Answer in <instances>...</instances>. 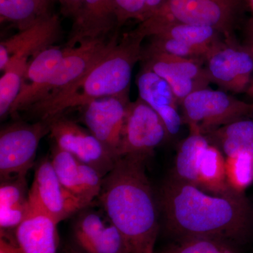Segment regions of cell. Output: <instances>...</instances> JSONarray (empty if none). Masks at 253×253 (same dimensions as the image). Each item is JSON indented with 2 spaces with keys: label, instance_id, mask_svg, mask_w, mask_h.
<instances>
[{
  "label": "cell",
  "instance_id": "obj_1",
  "mask_svg": "<svg viewBox=\"0 0 253 253\" xmlns=\"http://www.w3.org/2000/svg\"><path fill=\"white\" fill-rule=\"evenodd\" d=\"M161 203L168 229L178 239L207 236L237 244L251 227V212L244 194H208L199 186L171 176Z\"/></svg>",
  "mask_w": 253,
  "mask_h": 253
},
{
  "label": "cell",
  "instance_id": "obj_2",
  "mask_svg": "<svg viewBox=\"0 0 253 253\" xmlns=\"http://www.w3.org/2000/svg\"><path fill=\"white\" fill-rule=\"evenodd\" d=\"M146 159L118 158L104 177L99 196L103 211L122 234L129 253H155L159 228Z\"/></svg>",
  "mask_w": 253,
  "mask_h": 253
},
{
  "label": "cell",
  "instance_id": "obj_3",
  "mask_svg": "<svg viewBox=\"0 0 253 253\" xmlns=\"http://www.w3.org/2000/svg\"><path fill=\"white\" fill-rule=\"evenodd\" d=\"M144 39L135 30L126 33L81 81L40 101L28 111L41 120H49L94 100L129 96L133 69L141 61Z\"/></svg>",
  "mask_w": 253,
  "mask_h": 253
},
{
  "label": "cell",
  "instance_id": "obj_4",
  "mask_svg": "<svg viewBox=\"0 0 253 253\" xmlns=\"http://www.w3.org/2000/svg\"><path fill=\"white\" fill-rule=\"evenodd\" d=\"M181 105L183 123L188 125L190 132L205 135L253 112L252 104L236 99L226 91L208 87L191 93Z\"/></svg>",
  "mask_w": 253,
  "mask_h": 253
},
{
  "label": "cell",
  "instance_id": "obj_5",
  "mask_svg": "<svg viewBox=\"0 0 253 253\" xmlns=\"http://www.w3.org/2000/svg\"><path fill=\"white\" fill-rule=\"evenodd\" d=\"M49 133V120L34 124L18 123L0 132V176L1 181L26 178L33 167L41 140Z\"/></svg>",
  "mask_w": 253,
  "mask_h": 253
},
{
  "label": "cell",
  "instance_id": "obj_6",
  "mask_svg": "<svg viewBox=\"0 0 253 253\" xmlns=\"http://www.w3.org/2000/svg\"><path fill=\"white\" fill-rule=\"evenodd\" d=\"M28 199L30 211L45 214L58 224L89 206L61 184L50 160L42 161L36 168Z\"/></svg>",
  "mask_w": 253,
  "mask_h": 253
},
{
  "label": "cell",
  "instance_id": "obj_7",
  "mask_svg": "<svg viewBox=\"0 0 253 253\" xmlns=\"http://www.w3.org/2000/svg\"><path fill=\"white\" fill-rule=\"evenodd\" d=\"M237 3L238 0H167L149 17L208 26L220 32L226 41H233Z\"/></svg>",
  "mask_w": 253,
  "mask_h": 253
},
{
  "label": "cell",
  "instance_id": "obj_8",
  "mask_svg": "<svg viewBox=\"0 0 253 253\" xmlns=\"http://www.w3.org/2000/svg\"><path fill=\"white\" fill-rule=\"evenodd\" d=\"M168 136L158 113L139 98L128 106L118 158L123 156L147 158Z\"/></svg>",
  "mask_w": 253,
  "mask_h": 253
},
{
  "label": "cell",
  "instance_id": "obj_9",
  "mask_svg": "<svg viewBox=\"0 0 253 253\" xmlns=\"http://www.w3.org/2000/svg\"><path fill=\"white\" fill-rule=\"evenodd\" d=\"M55 146L97 169L103 176L111 172L117 158L88 129L61 115L49 119Z\"/></svg>",
  "mask_w": 253,
  "mask_h": 253
},
{
  "label": "cell",
  "instance_id": "obj_10",
  "mask_svg": "<svg viewBox=\"0 0 253 253\" xmlns=\"http://www.w3.org/2000/svg\"><path fill=\"white\" fill-rule=\"evenodd\" d=\"M211 83L234 93L247 91L253 75L252 49H243L234 41L220 42L213 46L205 59Z\"/></svg>",
  "mask_w": 253,
  "mask_h": 253
},
{
  "label": "cell",
  "instance_id": "obj_11",
  "mask_svg": "<svg viewBox=\"0 0 253 253\" xmlns=\"http://www.w3.org/2000/svg\"><path fill=\"white\" fill-rule=\"evenodd\" d=\"M129 96H109L83 106V121L95 137L118 159Z\"/></svg>",
  "mask_w": 253,
  "mask_h": 253
},
{
  "label": "cell",
  "instance_id": "obj_12",
  "mask_svg": "<svg viewBox=\"0 0 253 253\" xmlns=\"http://www.w3.org/2000/svg\"><path fill=\"white\" fill-rule=\"evenodd\" d=\"M118 41L117 35H114L109 41L95 40L81 43L73 47L68 46L67 53L51 80L45 96L41 101L81 81Z\"/></svg>",
  "mask_w": 253,
  "mask_h": 253
},
{
  "label": "cell",
  "instance_id": "obj_13",
  "mask_svg": "<svg viewBox=\"0 0 253 253\" xmlns=\"http://www.w3.org/2000/svg\"><path fill=\"white\" fill-rule=\"evenodd\" d=\"M68 46H51L35 55L28 64L23 76L21 91L9 115L31 109L45 96L46 90Z\"/></svg>",
  "mask_w": 253,
  "mask_h": 253
},
{
  "label": "cell",
  "instance_id": "obj_14",
  "mask_svg": "<svg viewBox=\"0 0 253 253\" xmlns=\"http://www.w3.org/2000/svg\"><path fill=\"white\" fill-rule=\"evenodd\" d=\"M73 236L83 253H129L122 234L104 211L81 214L73 228Z\"/></svg>",
  "mask_w": 253,
  "mask_h": 253
},
{
  "label": "cell",
  "instance_id": "obj_15",
  "mask_svg": "<svg viewBox=\"0 0 253 253\" xmlns=\"http://www.w3.org/2000/svg\"><path fill=\"white\" fill-rule=\"evenodd\" d=\"M61 34L59 17L49 14L0 43V70L4 71L11 59L31 60L42 50L53 46Z\"/></svg>",
  "mask_w": 253,
  "mask_h": 253
},
{
  "label": "cell",
  "instance_id": "obj_16",
  "mask_svg": "<svg viewBox=\"0 0 253 253\" xmlns=\"http://www.w3.org/2000/svg\"><path fill=\"white\" fill-rule=\"evenodd\" d=\"M116 25L115 0H83L66 46L73 47L85 42L106 39Z\"/></svg>",
  "mask_w": 253,
  "mask_h": 253
},
{
  "label": "cell",
  "instance_id": "obj_17",
  "mask_svg": "<svg viewBox=\"0 0 253 253\" xmlns=\"http://www.w3.org/2000/svg\"><path fill=\"white\" fill-rule=\"evenodd\" d=\"M145 38L161 37L172 38L190 45L211 51L221 42L220 32L208 26H197L176 21L149 17L136 28Z\"/></svg>",
  "mask_w": 253,
  "mask_h": 253
},
{
  "label": "cell",
  "instance_id": "obj_18",
  "mask_svg": "<svg viewBox=\"0 0 253 253\" xmlns=\"http://www.w3.org/2000/svg\"><path fill=\"white\" fill-rule=\"evenodd\" d=\"M58 224L45 214L30 211L16 229V244L21 253H56Z\"/></svg>",
  "mask_w": 253,
  "mask_h": 253
},
{
  "label": "cell",
  "instance_id": "obj_19",
  "mask_svg": "<svg viewBox=\"0 0 253 253\" xmlns=\"http://www.w3.org/2000/svg\"><path fill=\"white\" fill-rule=\"evenodd\" d=\"M30 213L26 178L1 181L0 186V227L1 231L17 229Z\"/></svg>",
  "mask_w": 253,
  "mask_h": 253
},
{
  "label": "cell",
  "instance_id": "obj_20",
  "mask_svg": "<svg viewBox=\"0 0 253 253\" xmlns=\"http://www.w3.org/2000/svg\"><path fill=\"white\" fill-rule=\"evenodd\" d=\"M141 61L143 62L142 66L149 68L167 82L179 104H181L191 93L204 88L186 76L169 55L146 48L143 49Z\"/></svg>",
  "mask_w": 253,
  "mask_h": 253
},
{
  "label": "cell",
  "instance_id": "obj_21",
  "mask_svg": "<svg viewBox=\"0 0 253 253\" xmlns=\"http://www.w3.org/2000/svg\"><path fill=\"white\" fill-rule=\"evenodd\" d=\"M198 186L217 196H228L236 193L229 188L226 181L225 159L220 150L212 145L210 144L200 158Z\"/></svg>",
  "mask_w": 253,
  "mask_h": 253
},
{
  "label": "cell",
  "instance_id": "obj_22",
  "mask_svg": "<svg viewBox=\"0 0 253 253\" xmlns=\"http://www.w3.org/2000/svg\"><path fill=\"white\" fill-rule=\"evenodd\" d=\"M139 98L149 104L158 114L170 107H177L179 102L167 82L142 66L136 77Z\"/></svg>",
  "mask_w": 253,
  "mask_h": 253
},
{
  "label": "cell",
  "instance_id": "obj_23",
  "mask_svg": "<svg viewBox=\"0 0 253 253\" xmlns=\"http://www.w3.org/2000/svg\"><path fill=\"white\" fill-rule=\"evenodd\" d=\"M209 145L205 134L190 132L178 149L174 176L181 180L198 186V165L201 154Z\"/></svg>",
  "mask_w": 253,
  "mask_h": 253
},
{
  "label": "cell",
  "instance_id": "obj_24",
  "mask_svg": "<svg viewBox=\"0 0 253 253\" xmlns=\"http://www.w3.org/2000/svg\"><path fill=\"white\" fill-rule=\"evenodd\" d=\"M228 156L241 152L253 154V121L240 119L209 133Z\"/></svg>",
  "mask_w": 253,
  "mask_h": 253
},
{
  "label": "cell",
  "instance_id": "obj_25",
  "mask_svg": "<svg viewBox=\"0 0 253 253\" xmlns=\"http://www.w3.org/2000/svg\"><path fill=\"white\" fill-rule=\"evenodd\" d=\"M48 9L49 4L38 0H0V19L22 31L49 15Z\"/></svg>",
  "mask_w": 253,
  "mask_h": 253
},
{
  "label": "cell",
  "instance_id": "obj_26",
  "mask_svg": "<svg viewBox=\"0 0 253 253\" xmlns=\"http://www.w3.org/2000/svg\"><path fill=\"white\" fill-rule=\"evenodd\" d=\"M30 60L25 58L9 61L0 78V117L10 114L11 107L21 91L22 81Z\"/></svg>",
  "mask_w": 253,
  "mask_h": 253
},
{
  "label": "cell",
  "instance_id": "obj_27",
  "mask_svg": "<svg viewBox=\"0 0 253 253\" xmlns=\"http://www.w3.org/2000/svg\"><path fill=\"white\" fill-rule=\"evenodd\" d=\"M50 161L61 184L68 191L83 199L81 189V161L56 146H54L52 150Z\"/></svg>",
  "mask_w": 253,
  "mask_h": 253
},
{
  "label": "cell",
  "instance_id": "obj_28",
  "mask_svg": "<svg viewBox=\"0 0 253 253\" xmlns=\"http://www.w3.org/2000/svg\"><path fill=\"white\" fill-rule=\"evenodd\" d=\"M159 253H238L236 244L207 236L178 239Z\"/></svg>",
  "mask_w": 253,
  "mask_h": 253
},
{
  "label": "cell",
  "instance_id": "obj_29",
  "mask_svg": "<svg viewBox=\"0 0 253 253\" xmlns=\"http://www.w3.org/2000/svg\"><path fill=\"white\" fill-rule=\"evenodd\" d=\"M225 169L229 188L237 194H244L253 183V154L241 152L228 156Z\"/></svg>",
  "mask_w": 253,
  "mask_h": 253
},
{
  "label": "cell",
  "instance_id": "obj_30",
  "mask_svg": "<svg viewBox=\"0 0 253 253\" xmlns=\"http://www.w3.org/2000/svg\"><path fill=\"white\" fill-rule=\"evenodd\" d=\"M151 42L147 48L171 56L198 60L203 62L209 52L208 50L190 45L172 38L161 37H151Z\"/></svg>",
  "mask_w": 253,
  "mask_h": 253
},
{
  "label": "cell",
  "instance_id": "obj_31",
  "mask_svg": "<svg viewBox=\"0 0 253 253\" xmlns=\"http://www.w3.org/2000/svg\"><path fill=\"white\" fill-rule=\"evenodd\" d=\"M118 26H121L126 21L144 19L146 0H115Z\"/></svg>",
  "mask_w": 253,
  "mask_h": 253
},
{
  "label": "cell",
  "instance_id": "obj_32",
  "mask_svg": "<svg viewBox=\"0 0 253 253\" xmlns=\"http://www.w3.org/2000/svg\"><path fill=\"white\" fill-rule=\"evenodd\" d=\"M59 1L61 4L63 14L74 18L81 8L83 0H59Z\"/></svg>",
  "mask_w": 253,
  "mask_h": 253
},
{
  "label": "cell",
  "instance_id": "obj_33",
  "mask_svg": "<svg viewBox=\"0 0 253 253\" xmlns=\"http://www.w3.org/2000/svg\"><path fill=\"white\" fill-rule=\"evenodd\" d=\"M166 1L167 0H146L144 21L161 9Z\"/></svg>",
  "mask_w": 253,
  "mask_h": 253
},
{
  "label": "cell",
  "instance_id": "obj_34",
  "mask_svg": "<svg viewBox=\"0 0 253 253\" xmlns=\"http://www.w3.org/2000/svg\"><path fill=\"white\" fill-rule=\"evenodd\" d=\"M0 253H21L18 245L6 241L3 236L0 239Z\"/></svg>",
  "mask_w": 253,
  "mask_h": 253
},
{
  "label": "cell",
  "instance_id": "obj_35",
  "mask_svg": "<svg viewBox=\"0 0 253 253\" xmlns=\"http://www.w3.org/2000/svg\"><path fill=\"white\" fill-rule=\"evenodd\" d=\"M65 253H82L81 251H74V250L71 249L68 250V251H66Z\"/></svg>",
  "mask_w": 253,
  "mask_h": 253
},
{
  "label": "cell",
  "instance_id": "obj_36",
  "mask_svg": "<svg viewBox=\"0 0 253 253\" xmlns=\"http://www.w3.org/2000/svg\"><path fill=\"white\" fill-rule=\"evenodd\" d=\"M38 1H41V2L44 3V4H49V0H38Z\"/></svg>",
  "mask_w": 253,
  "mask_h": 253
},
{
  "label": "cell",
  "instance_id": "obj_37",
  "mask_svg": "<svg viewBox=\"0 0 253 253\" xmlns=\"http://www.w3.org/2000/svg\"><path fill=\"white\" fill-rule=\"evenodd\" d=\"M250 5H251V8L253 10V0H250Z\"/></svg>",
  "mask_w": 253,
  "mask_h": 253
},
{
  "label": "cell",
  "instance_id": "obj_38",
  "mask_svg": "<svg viewBox=\"0 0 253 253\" xmlns=\"http://www.w3.org/2000/svg\"><path fill=\"white\" fill-rule=\"evenodd\" d=\"M252 49V51H253V48H252V49Z\"/></svg>",
  "mask_w": 253,
  "mask_h": 253
},
{
  "label": "cell",
  "instance_id": "obj_39",
  "mask_svg": "<svg viewBox=\"0 0 253 253\" xmlns=\"http://www.w3.org/2000/svg\"><path fill=\"white\" fill-rule=\"evenodd\" d=\"M252 105H253V104H252Z\"/></svg>",
  "mask_w": 253,
  "mask_h": 253
},
{
  "label": "cell",
  "instance_id": "obj_40",
  "mask_svg": "<svg viewBox=\"0 0 253 253\" xmlns=\"http://www.w3.org/2000/svg\"></svg>",
  "mask_w": 253,
  "mask_h": 253
}]
</instances>
